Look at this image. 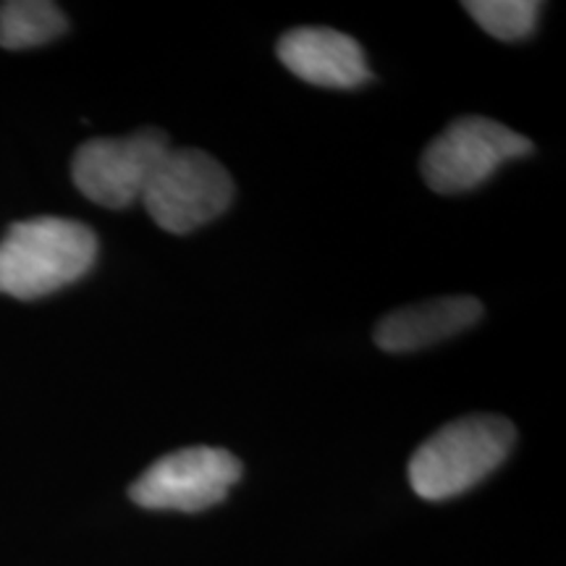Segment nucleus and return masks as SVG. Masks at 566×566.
<instances>
[{"label": "nucleus", "instance_id": "1", "mask_svg": "<svg viewBox=\"0 0 566 566\" xmlns=\"http://www.w3.org/2000/svg\"><path fill=\"white\" fill-rule=\"evenodd\" d=\"M97 260V237L69 218H30L0 239V294L40 300L84 279Z\"/></svg>", "mask_w": 566, "mask_h": 566}, {"label": "nucleus", "instance_id": "2", "mask_svg": "<svg viewBox=\"0 0 566 566\" xmlns=\"http://www.w3.org/2000/svg\"><path fill=\"white\" fill-rule=\"evenodd\" d=\"M514 424L499 415H467L443 424L409 459V485L424 501L462 495L512 454Z\"/></svg>", "mask_w": 566, "mask_h": 566}, {"label": "nucleus", "instance_id": "3", "mask_svg": "<svg viewBox=\"0 0 566 566\" xmlns=\"http://www.w3.org/2000/svg\"><path fill=\"white\" fill-rule=\"evenodd\" d=\"M533 150L525 134L485 116H462L424 147L422 179L438 195H462L485 184L504 163Z\"/></svg>", "mask_w": 566, "mask_h": 566}, {"label": "nucleus", "instance_id": "4", "mask_svg": "<svg viewBox=\"0 0 566 566\" xmlns=\"http://www.w3.org/2000/svg\"><path fill=\"white\" fill-rule=\"evenodd\" d=\"M142 202L163 231L184 237L229 210L233 179L212 155L171 147L147 184Z\"/></svg>", "mask_w": 566, "mask_h": 566}, {"label": "nucleus", "instance_id": "5", "mask_svg": "<svg viewBox=\"0 0 566 566\" xmlns=\"http://www.w3.org/2000/svg\"><path fill=\"white\" fill-rule=\"evenodd\" d=\"M242 480V462L216 446H189L147 467L129 488L132 501L155 512L197 514L218 506Z\"/></svg>", "mask_w": 566, "mask_h": 566}, {"label": "nucleus", "instance_id": "6", "mask_svg": "<svg viewBox=\"0 0 566 566\" xmlns=\"http://www.w3.org/2000/svg\"><path fill=\"white\" fill-rule=\"evenodd\" d=\"M171 139L160 129H142L129 137H97L84 142L71 160L76 189L103 208H129L145 195Z\"/></svg>", "mask_w": 566, "mask_h": 566}, {"label": "nucleus", "instance_id": "7", "mask_svg": "<svg viewBox=\"0 0 566 566\" xmlns=\"http://www.w3.org/2000/svg\"><path fill=\"white\" fill-rule=\"evenodd\" d=\"M279 61L296 80L325 90H354L370 80L365 51L349 34L331 27H296L275 45Z\"/></svg>", "mask_w": 566, "mask_h": 566}, {"label": "nucleus", "instance_id": "8", "mask_svg": "<svg viewBox=\"0 0 566 566\" xmlns=\"http://www.w3.org/2000/svg\"><path fill=\"white\" fill-rule=\"evenodd\" d=\"M483 317V302L475 296H438L388 313L375 325V344L391 354L420 352L470 331Z\"/></svg>", "mask_w": 566, "mask_h": 566}, {"label": "nucleus", "instance_id": "9", "mask_svg": "<svg viewBox=\"0 0 566 566\" xmlns=\"http://www.w3.org/2000/svg\"><path fill=\"white\" fill-rule=\"evenodd\" d=\"M69 30V21L48 0H9L0 3V48L27 51L53 42Z\"/></svg>", "mask_w": 566, "mask_h": 566}, {"label": "nucleus", "instance_id": "10", "mask_svg": "<svg viewBox=\"0 0 566 566\" xmlns=\"http://www.w3.org/2000/svg\"><path fill=\"white\" fill-rule=\"evenodd\" d=\"M464 11L495 40L516 42L535 32L543 3L537 0H470Z\"/></svg>", "mask_w": 566, "mask_h": 566}]
</instances>
